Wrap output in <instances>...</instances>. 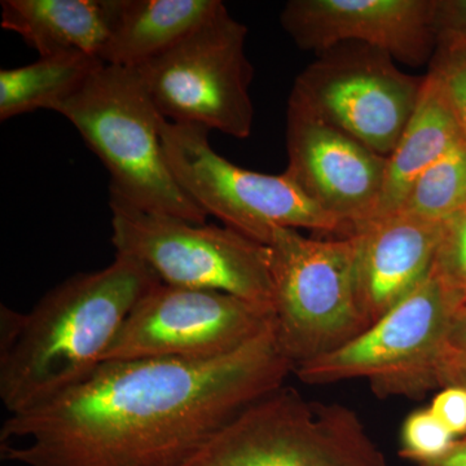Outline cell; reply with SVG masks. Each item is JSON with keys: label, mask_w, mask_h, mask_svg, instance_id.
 I'll list each match as a JSON object with an SVG mask.
<instances>
[{"label": "cell", "mask_w": 466, "mask_h": 466, "mask_svg": "<svg viewBox=\"0 0 466 466\" xmlns=\"http://www.w3.org/2000/svg\"><path fill=\"white\" fill-rule=\"evenodd\" d=\"M293 370L275 324L225 357L104 361L51 403L9 415L0 455L24 466H179Z\"/></svg>", "instance_id": "1"}, {"label": "cell", "mask_w": 466, "mask_h": 466, "mask_svg": "<svg viewBox=\"0 0 466 466\" xmlns=\"http://www.w3.org/2000/svg\"><path fill=\"white\" fill-rule=\"evenodd\" d=\"M126 254L48 290L29 312L0 309V400L9 415L51 403L90 379L128 314L159 283Z\"/></svg>", "instance_id": "2"}, {"label": "cell", "mask_w": 466, "mask_h": 466, "mask_svg": "<svg viewBox=\"0 0 466 466\" xmlns=\"http://www.w3.org/2000/svg\"><path fill=\"white\" fill-rule=\"evenodd\" d=\"M54 112L66 116L110 175V195L149 213L204 225L162 148L164 116L134 69L103 66Z\"/></svg>", "instance_id": "3"}, {"label": "cell", "mask_w": 466, "mask_h": 466, "mask_svg": "<svg viewBox=\"0 0 466 466\" xmlns=\"http://www.w3.org/2000/svg\"><path fill=\"white\" fill-rule=\"evenodd\" d=\"M179 466H386L354 410L281 386L238 413Z\"/></svg>", "instance_id": "4"}, {"label": "cell", "mask_w": 466, "mask_h": 466, "mask_svg": "<svg viewBox=\"0 0 466 466\" xmlns=\"http://www.w3.org/2000/svg\"><path fill=\"white\" fill-rule=\"evenodd\" d=\"M266 247L276 334L294 370L370 328L359 306L352 236L317 240L276 227Z\"/></svg>", "instance_id": "5"}, {"label": "cell", "mask_w": 466, "mask_h": 466, "mask_svg": "<svg viewBox=\"0 0 466 466\" xmlns=\"http://www.w3.org/2000/svg\"><path fill=\"white\" fill-rule=\"evenodd\" d=\"M464 302V291L433 267L412 293L357 339L293 373L311 385L367 379L379 395L424 394L438 386V361Z\"/></svg>", "instance_id": "6"}, {"label": "cell", "mask_w": 466, "mask_h": 466, "mask_svg": "<svg viewBox=\"0 0 466 466\" xmlns=\"http://www.w3.org/2000/svg\"><path fill=\"white\" fill-rule=\"evenodd\" d=\"M116 253L174 287L217 290L274 309L268 248L226 226L149 213L109 193Z\"/></svg>", "instance_id": "7"}, {"label": "cell", "mask_w": 466, "mask_h": 466, "mask_svg": "<svg viewBox=\"0 0 466 466\" xmlns=\"http://www.w3.org/2000/svg\"><path fill=\"white\" fill-rule=\"evenodd\" d=\"M247 36L248 27L223 5L182 41L134 70L168 122L247 139L254 124Z\"/></svg>", "instance_id": "8"}, {"label": "cell", "mask_w": 466, "mask_h": 466, "mask_svg": "<svg viewBox=\"0 0 466 466\" xmlns=\"http://www.w3.org/2000/svg\"><path fill=\"white\" fill-rule=\"evenodd\" d=\"M162 148L175 180L207 216L259 244H268L276 227L337 233L345 227L318 208L287 173H257L236 167L208 143L198 125H161Z\"/></svg>", "instance_id": "9"}, {"label": "cell", "mask_w": 466, "mask_h": 466, "mask_svg": "<svg viewBox=\"0 0 466 466\" xmlns=\"http://www.w3.org/2000/svg\"><path fill=\"white\" fill-rule=\"evenodd\" d=\"M297 76L288 104L388 158L415 112L424 76L407 75L385 51L337 46Z\"/></svg>", "instance_id": "10"}, {"label": "cell", "mask_w": 466, "mask_h": 466, "mask_svg": "<svg viewBox=\"0 0 466 466\" xmlns=\"http://www.w3.org/2000/svg\"><path fill=\"white\" fill-rule=\"evenodd\" d=\"M274 324V309L265 306L159 281L128 314L106 361L225 357Z\"/></svg>", "instance_id": "11"}, {"label": "cell", "mask_w": 466, "mask_h": 466, "mask_svg": "<svg viewBox=\"0 0 466 466\" xmlns=\"http://www.w3.org/2000/svg\"><path fill=\"white\" fill-rule=\"evenodd\" d=\"M285 173L349 236L367 225L379 207L388 158L309 116L287 108Z\"/></svg>", "instance_id": "12"}, {"label": "cell", "mask_w": 466, "mask_h": 466, "mask_svg": "<svg viewBox=\"0 0 466 466\" xmlns=\"http://www.w3.org/2000/svg\"><path fill=\"white\" fill-rule=\"evenodd\" d=\"M434 16L435 0H290L280 21L300 50L357 43L419 66L437 51Z\"/></svg>", "instance_id": "13"}, {"label": "cell", "mask_w": 466, "mask_h": 466, "mask_svg": "<svg viewBox=\"0 0 466 466\" xmlns=\"http://www.w3.org/2000/svg\"><path fill=\"white\" fill-rule=\"evenodd\" d=\"M444 225L395 213L352 235L359 306L370 327L431 274Z\"/></svg>", "instance_id": "14"}, {"label": "cell", "mask_w": 466, "mask_h": 466, "mask_svg": "<svg viewBox=\"0 0 466 466\" xmlns=\"http://www.w3.org/2000/svg\"><path fill=\"white\" fill-rule=\"evenodd\" d=\"M462 140L443 85L429 70L415 112L388 157L381 198L370 222L400 211L416 180Z\"/></svg>", "instance_id": "15"}, {"label": "cell", "mask_w": 466, "mask_h": 466, "mask_svg": "<svg viewBox=\"0 0 466 466\" xmlns=\"http://www.w3.org/2000/svg\"><path fill=\"white\" fill-rule=\"evenodd\" d=\"M220 0H116L99 58L137 69L186 38L222 7Z\"/></svg>", "instance_id": "16"}, {"label": "cell", "mask_w": 466, "mask_h": 466, "mask_svg": "<svg viewBox=\"0 0 466 466\" xmlns=\"http://www.w3.org/2000/svg\"><path fill=\"white\" fill-rule=\"evenodd\" d=\"M116 0H3L2 27L16 33L39 57L84 52L99 57Z\"/></svg>", "instance_id": "17"}, {"label": "cell", "mask_w": 466, "mask_h": 466, "mask_svg": "<svg viewBox=\"0 0 466 466\" xmlns=\"http://www.w3.org/2000/svg\"><path fill=\"white\" fill-rule=\"evenodd\" d=\"M103 66L94 55L66 52L0 70V119L8 121L39 109L54 112Z\"/></svg>", "instance_id": "18"}, {"label": "cell", "mask_w": 466, "mask_h": 466, "mask_svg": "<svg viewBox=\"0 0 466 466\" xmlns=\"http://www.w3.org/2000/svg\"><path fill=\"white\" fill-rule=\"evenodd\" d=\"M466 208V142L451 149L413 184L397 213L446 223Z\"/></svg>", "instance_id": "19"}, {"label": "cell", "mask_w": 466, "mask_h": 466, "mask_svg": "<svg viewBox=\"0 0 466 466\" xmlns=\"http://www.w3.org/2000/svg\"><path fill=\"white\" fill-rule=\"evenodd\" d=\"M458 441L449 429L431 412V408H421L408 415L401 425V458L419 464L434 461L452 449Z\"/></svg>", "instance_id": "20"}, {"label": "cell", "mask_w": 466, "mask_h": 466, "mask_svg": "<svg viewBox=\"0 0 466 466\" xmlns=\"http://www.w3.org/2000/svg\"><path fill=\"white\" fill-rule=\"evenodd\" d=\"M431 72L443 85L466 142V42L440 43L431 61Z\"/></svg>", "instance_id": "21"}, {"label": "cell", "mask_w": 466, "mask_h": 466, "mask_svg": "<svg viewBox=\"0 0 466 466\" xmlns=\"http://www.w3.org/2000/svg\"><path fill=\"white\" fill-rule=\"evenodd\" d=\"M433 267L466 296V208L444 225Z\"/></svg>", "instance_id": "22"}, {"label": "cell", "mask_w": 466, "mask_h": 466, "mask_svg": "<svg viewBox=\"0 0 466 466\" xmlns=\"http://www.w3.org/2000/svg\"><path fill=\"white\" fill-rule=\"evenodd\" d=\"M429 408L456 438L466 437V389L443 388Z\"/></svg>", "instance_id": "23"}, {"label": "cell", "mask_w": 466, "mask_h": 466, "mask_svg": "<svg viewBox=\"0 0 466 466\" xmlns=\"http://www.w3.org/2000/svg\"><path fill=\"white\" fill-rule=\"evenodd\" d=\"M434 26L438 45L466 42V0H435Z\"/></svg>", "instance_id": "24"}, {"label": "cell", "mask_w": 466, "mask_h": 466, "mask_svg": "<svg viewBox=\"0 0 466 466\" xmlns=\"http://www.w3.org/2000/svg\"><path fill=\"white\" fill-rule=\"evenodd\" d=\"M437 385L441 388L460 386L466 389V349L447 346L438 361Z\"/></svg>", "instance_id": "25"}, {"label": "cell", "mask_w": 466, "mask_h": 466, "mask_svg": "<svg viewBox=\"0 0 466 466\" xmlns=\"http://www.w3.org/2000/svg\"><path fill=\"white\" fill-rule=\"evenodd\" d=\"M419 466H466V437L456 441L449 452L434 461L424 462Z\"/></svg>", "instance_id": "26"}, {"label": "cell", "mask_w": 466, "mask_h": 466, "mask_svg": "<svg viewBox=\"0 0 466 466\" xmlns=\"http://www.w3.org/2000/svg\"><path fill=\"white\" fill-rule=\"evenodd\" d=\"M449 346L466 349V306H462L453 320L449 337Z\"/></svg>", "instance_id": "27"}, {"label": "cell", "mask_w": 466, "mask_h": 466, "mask_svg": "<svg viewBox=\"0 0 466 466\" xmlns=\"http://www.w3.org/2000/svg\"><path fill=\"white\" fill-rule=\"evenodd\" d=\"M464 306H466V296H465V302H464Z\"/></svg>", "instance_id": "28"}]
</instances>
